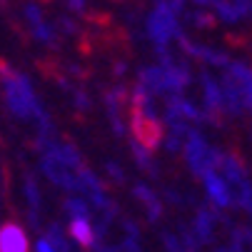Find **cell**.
<instances>
[{
  "instance_id": "6da1fadb",
  "label": "cell",
  "mask_w": 252,
  "mask_h": 252,
  "mask_svg": "<svg viewBox=\"0 0 252 252\" xmlns=\"http://www.w3.org/2000/svg\"><path fill=\"white\" fill-rule=\"evenodd\" d=\"M0 252H28V235L20 225L8 222L0 230Z\"/></svg>"
},
{
  "instance_id": "3957f363",
  "label": "cell",
  "mask_w": 252,
  "mask_h": 252,
  "mask_svg": "<svg viewBox=\"0 0 252 252\" xmlns=\"http://www.w3.org/2000/svg\"><path fill=\"white\" fill-rule=\"evenodd\" d=\"M70 232H73V237H75L83 247H88V245L93 242V232H90V225H88L85 220H75L73 225H70Z\"/></svg>"
},
{
  "instance_id": "7a4b0ae2",
  "label": "cell",
  "mask_w": 252,
  "mask_h": 252,
  "mask_svg": "<svg viewBox=\"0 0 252 252\" xmlns=\"http://www.w3.org/2000/svg\"><path fill=\"white\" fill-rule=\"evenodd\" d=\"M132 130H135L137 140H140L145 148H155V145H158V140H160V127H158V123L137 118L135 125H132Z\"/></svg>"
},
{
  "instance_id": "277c9868",
  "label": "cell",
  "mask_w": 252,
  "mask_h": 252,
  "mask_svg": "<svg viewBox=\"0 0 252 252\" xmlns=\"http://www.w3.org/2000/svg\"><path fill=\"white\" fill-rule=\"evenodd\" d=\"M38 252H55V250H53L48 242H40V245H38Z\"/></svg>"
}]
</instances>
